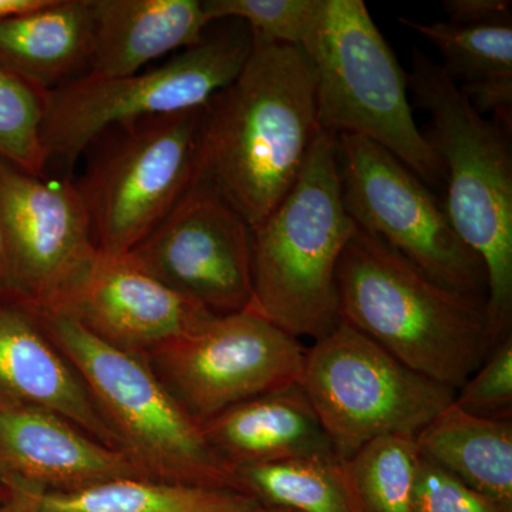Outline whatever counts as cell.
Instances as JSON below:
<instances>
[{
	"label": "cell",
	"instance_id": "1",
	"mask_svg": "<svg viewBox=\"0 0 512 512\" xmlns=\"http://www.w3.org/2000/svg\"><path fill=\"white\" fill-rule=\"evenodd\" d=\"M319 130L302 50L254 37L237 79L204 107L195 180L254 227L292 190Z\"/></svg>",
	"mask_w": 512,
	"mask_h": 512
},
{
	"label": "cell",
	"instance_id": "2",
	"mask_svg": "<svg viewBox=\"0 0 512 512\" xmlns=\"http://www.w3.org/2000/svg\"><path fill=\"white\" fill-rule=\"evenodd\" d=\"M336 288L340 320L456 392L494 349L484 301L437 284L360 228L340 256Z\"/></svg>",
	"mask_w": 512,
	"mask_h": 512
},
{
	"label": "cell",
	"instance_id": "3",
	"mask_svg": "<svg viewBox=\"0 0 512 512\" xmlns=\"http://www.w3.org/2000/svg\"><path fill=\"white\" fill-rule=\"evenodd\" d=\"M414 106L430 116L424 133L444 170V208L458 237L487 272L491 345L511 335L512 154L507 131L484 119L440 63L413 49L407 74Z\"/></svg>",
	"mask_w": 512,
	"mask_h": 512
},
{
	"label": "cell",
	"instance_id": "4",
	"mask_svg": "<svg viewBox=\"0 0 512 512\" xmlns=\"http://www.w3.org/2000/svg\"><path fill=\"white\" fill-rule=\"evenodd\" d=\"M356 224L343 202L338 137L319 130L298 181L251 227L252 311L295 338L339 323L336 275Z\"/></svg>",
	"mask_w": 512,
	"mask_h": 512
},
{
	"label": "cell",
	"instance_id": "5",
	"mask_svg": "<svg viewBox=\"0 0 512 512\" xmlns=\"http://www.w3.org/2000/svg\"><path fill=\"white\" fill-rule=\"evenodd\" d=\"M299 49L315 80L320 130L367 138L424 184L444 185L440 160L414 120L407 74L365 2L320 0Z\"/></svg>",
	"mask_w": 512,
	"mask_h": 512
},
{
	"label": "cell",
	"instance_id": "6",
	"mask_svg": "<svg viewBox=\"0 0 512 512\" xmlns=\"http://www.w3.org/2000/svg\"><path fill=\"white\" fill-rule=\"evenodd\" d=\"M40 325L77 375L103 419L150 480L245 493L146 357L114 348L66 313H37Z\"/></svg>",
	"mask_w": 512,
	"mask_h": 512
},
{
	"label": "cell",
	"instance_id": "7",
	"mask_svg": "<svg viewBox=\"0 0 512 512\" xmlns=\"http://www.w3.org/2000/svg\"><path fill=\"white\" fill-rule=\"evenodd\" d=\"M207 33L167 62L119 77L86 73L46 94L43 144L49 163L72 165L110 128L204 109L237 79L254 46L241 20Z\"/></svg>",
	"mask_w": 512,
	"mask_h": 512
},
{
	"label": "cell",
	"instance_id": "8",
	"mask_svg": "<svg viewBox=\"0 0 512 512\" xmlns=\"http://www.w3.org/2000/svg\"><path fill=\"white\" fill-rule=\"evenodd\" d=\"M204 109L150 117L107 130L73 181L94 244L124 256L163 221L197 177Z\"/></svg>",
	"mask_w": 512,
	"mask_h": 512
},
{
	"label": "cell",
	"instance_id": "9",
	"mask_svg": "<svg viewBox=\"0 0 512 512\" xmlns=\"http://www.w3.org/2000/svg\"><path fill=\"white\" fill-rule=\"evenodd\" d=\"M299 386L342 460L377 437L416 436L456 399L343 320L306 350Z\"/></svg>",
	"mask_w": 512,
	"mask_h": 512
},
{
	"label": "cell",
	"instance_id": "10",
	"mask_svg": "<svg viewBox=\"0 0 512 512\" xmlns=\"http://www.w3.org/2000/svg\"><path fill=\"white\" fill-rule=\"evenodd\" d=\"M343 202L356 227L382 239L437 284L487 302L480 256L453 228L444 202L373 141L338 136Z\"/></svg>",
	"mask_w": 512,
	"mask_h": 512
},
{
	"label": "cell",
	"instance_id": "11",
	"mask_svg": "<svg viewBox=\"0 0 512 512\" xmlns=\"http://www.w3.org/2000/svg\"><path fill=\"white\" fill-rule=\"evenodd\" d=\"M0 292L37 313H62L99 251L73 181H46L0 158Z\"/></svg>",
	"mask_w": 512,
	"mask_h": 512
},
{
	"label": "cell",
	"instance_id": "12",
	"mask_svg": "<svg viewBox=\"0 0 512 512\" xmlns=\"http://www.w3.org/2000/svg\"><path fill=\"white\" fill-rule=\"evenodd\" d=\"M301 340L252 309L212 316L148 353L158 379L198 423L252 397L301 382Z\"/></svg>",
	"mask_w": 512,
	"mask_h": 512
},
{
	"label": "cell",
	"instance_id": "13",
	"mask_svg": "<svg viewBox=\"0 0 512 512\" xmlns=\"http://www.w3.org/2000/svg\"><path fill=\"white\" fill-rule=\"evenodd\" d=\"M127 256L214 315L251 308V227L204 181L195 180Z\"/></svg>",
	"mask_w": 512,
	"mask_h": 512
},
{
	"label": "cell",
	"instance_id": "14",
	"mask_svg": "<svg viewBox=\"0 0 512 512\" xmlns=\"http://www.w3.org/2000/svg\"><path fill=\"white\" fill-rule=\"evenodd\" d=\"M119 478L147 477L127 453L93 439L52 410L0 404L3 487L67 493Z\"/></svg>",
	"mask_w": 512,
	"mask_h": 512
},
{
	"label": "cell",
	"instance_id": "15",
	"mask_svg": "<svg viewBox=\"0 0 512 512\" xmlns=\"http://www.w3.org/2000/svg\"><path fill=\"white\" fill-rule=\"evenodd\" d=\"M62 313L114 348L143 357L215 316L147 274L127 255H99L92 274Z\"/></svg>",
	"mask_w": 512,
	"mask_h": 512
},
{
	"label": "cell",
	"instance_id": "16",
	"mask_svg": "<svg viewBox=\"0 0 512 512\" xmlns=\"http://www.w3.org/2000/svg\"><path fill=\"white\" fill-rule=\"evenodd\" d=\"M0 404L52 410L123 451L82 379L49 339L36 312L0 292Z\"/></svg>",
	"mask_w": 512,
	"mask_h": 512
},
{
	"label": "cell",
	"instance_id": "17",
	"mask_svg": "<svg viewBox=\"0 0 512 512\" xmlns=\"http://www.w3.org/2000/svg\"><path fill=\"white\" fill-rule=\"evenodd\" d=\"M211 450L231 470L335 453L299 384L252 397L201 424Z\"/></svg>",
	"mask_w": 512,
	"mask_h": 512
},
{
	"label": "cell",
	"instance_id": "18",
	"mask_svg": "<svg viewBox=\"0 0 512 512\" xmlns=\"http://www.w3.org/2000/svg\"><path fill=\"white\" fill-rule=\"evenodd\" d=\"M89 72L128 76L171 52L200 45L212 25L200 0H92Z\"/></svg>",
	"mask_w": 512,
	"mask_h": 512
},
{
	"label": "cell",
	"instance_id": "19",
	"mask_svg": "<svg viewBox=\"0 0 512 512\" xmlns=\"http://www.w3.org/2000/svg\"><path fill=\"white\" fill-rule=\"evenodd\" d=\"M92 0H49L0 19V69L49 93L89 72Z\"/></svg>",
	"mask_w": 512,
	"mask_h": 512
},
{
	"label": "cell",
	"instance_id": "20",
	"mask_svg": "<svg viewBox=\"0 0 512 512\" xmlns=\"http://www.w3.org/2000/svg\"><path fill=\"white\" fill-rule=\"evenodd\" d=\"M421 457L512 508V421L481 419L450 404L416 434Z\"/></svg>",
	"mask_w": 512,
	"mask_h": 512
},
{
	"label": "cell",
	"instance_id": "21",
	"mask_svg": "<svg viewBox=\"0 0 512 512\" xmlns=\"http://www.w3.org/2000/svg\"><path fill=\"white\" fill-rule=\"evenodd\" d=\"M261 507L256 498L238 491L147 478L40 495V512H255Z\"/></svg>",
	"mask_w": 512,
	"mask_h": 512
},
{
	"label": "cell",
	"instance_id": "22",
	"mask_svg": "<svg viewBox=\"0 0 512 512\" xmlns=\"http://www.w3.org/2000/svg\"><path fill=\"white\" fill-rule=\"evenodd\" d=\"M245 493L295 512H360L336 453L289 458L235 471Z\"/></svg>",
	"mask_w": 512,
	"mask_h": 512
},
{
	"label": "cell",
	"instance_id": "23",
	"mask_svg": "<svg viewBox=\"0 0 512 512\" xmlns=\"http://www.w3.org/2000/svg\"><path fill=\"white\" fill-rule=\"evenodd\" d=\"M420 453L416 436L387 434L343 460L360 512H412Z\"/></svg>",
	"mask_w": 512,
	"mask_h": 512
},
{
	"label": "cell",
	"instance_id": "24",
	"mask_svg": "<svg viewBox=\"0 0 512 512\" xmlns=\"http://www.w3.org/2000/svg\"><path fill=\"white\" fill-rule=\"evenodd\" d=\"M439 50L444 72L457 84L512 76V26H460L399 18Z\"/></svg>",
	"mask_w": 512,
	"mask_h": 512
},
{
	"label": "cell",
	"instance_id": "25",
	"mask_svg": "<svg viewBox=\"0 0 512 512\" xmlns=\"http://www.w3.org/2000/svg\"><path fill=\"white\" fill-rule=\"evenodd\" d=\"M46 94L0 69V158L37 177L49 165L43 144Z\"/></svg>",
	"mask_w": 512,
	"mask_h": 512
},
{
	"label": "cell",
	"instance_id": "26",
	"mask_svg": "<svg viewBox=\"0 0 512 512\" xmlns=\"http://www.w3.org/2000/svg\"><path fill=\"white\" fill-rule=\"evenodd\" d=\"M202 5L211 23L241 20L252 36L299 49L315 22L320 0H205Z\"/></svg>",
	"mask_w": 512,
	"mask_h": 512
},
{
	"label": "cell",
	"instance_id": "27",
	"mask_svg": "<svg viewBox=\"0 0 512 512\" xmlns=\"http://www.w3.org/2000/svg\"><path fill=\"white\" fill-rule=\"evenodd\" d=\"M456 406L471 416L511 420L512 336L491 350L483 365L456 392Z\"/></svg>",
	"mask_w": 512,
	"mask_h": 512
},
{
	"label": "cell",
	"instance_id": "28",
	"mask_svg": "<svg viewBox=\"0 0 512 512\" xmlns=\"http://www.w3.org/2000/svg\"><path fill=\"white\" fill-rule=\"evenodd\" d=\"M412 512H512V508L481 494L433 461L420 456Z\"/></svg>",
	"mask_w": 512,
	"mask_h": 512
},
{
	"label": "cell",
	"instance_id": "29",
	"mask_svg": "<svg viewBox=\"0 0 512 512\" xmlns=\"http://www.w3.org/2000/svg\"><path fill=\"white\" fill-rule=\"evenodd\" d=\"M468 103L481 114H491L495 123L510 134L512 127V76L458 84Z\"/></svg>",
	"mask_w": 512,
	"mask_h": 512
},
{
	"label": "cell",
	"instance_id": "30",
	"mask_svg": "<svg viewBox=\"0 0 512 512\" xmlns=\"http://www.w3.org/2000/svg\"><path fill=\"white\" fill-rule=\"evenodd\" d=\"M448 22L460 26H512L510 0H444Z\"/></svg>",
	"mask_w": 512,
	"mask_h": 512
},
{
	"label": "cell",
	"instance_id": "31",
	"mask_svg": "<svg viewBox=\"0 0 512 512\" xmlns=\"http://www.w3.org/2000/svg\"><path fill=\"white\" fill-rule=\"evenodd\" d=\"M8 491L0 512H40L39 491L26 487H8Z\"/></svg>",
	"mask_w": 512,
	"mask_h": 512
},
{
	"label": "cell",
	"instance_id": "32",
	"mask_svg": "<svg viewBox=\"0 0 512 512\" xmlns=\"http://www.w3.org/2000/svg\"><path fill=\"white\" fill-rule=\"evenodd\" d=\"M49 0H0V19L42 8Z\"/></svg>",
	"mask_w": 512,
	"mask_h": 512
},
{
	"label": "cell",
	"instance_id": "33",
	"mask_svg": "<svg viewBox=\"0 0 512 512\" xmlns=\"http://www.w3.org/2000/svg\"><path fill=\"white\" fill-rule=\"evenodd\" d=\"M255 512H295L292 510H288V508H279V507H268V505H262L258 511Z\"/></svg>",
	"mask_w": 512,
	"mask_h": 512
},
{
	"label": "cell",
	"instance_id": "34",
	"mask_svg": "<svg viewBox=\"0 0 512 512\" xmlns=\"http://www.w3.org/2000/svg\"><path fill=\"white\" fill-rule=\"evenodd\" d=\"M8 488L3 487L2 484H0V508H2L3 503L6 501V497H8Z\"/></svg>",
	"mask_w": 512,
	"mask_h": 512
},
{
	"label": "cell",
	"instance_id": "35",
	"mask_svg": "<svg viewBox=\"0 0 512 512\" xmlns=\"http://www.w3.org/2000/svg\"><path fill=\"white\" fill-rule=\"evenodd\" d=\"M0 252H2V237H0Z\"/></svg>",
	"mask_w": 512,
	"mask_h": 512
}]
</instances>
